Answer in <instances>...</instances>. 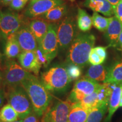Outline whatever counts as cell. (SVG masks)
I'll return each instance as SVG.
<instances>
[{
    "label": "cell",
    "mask_w": 122,
    "mask_h": 122,
    "mask_svg": "<svg viewBox=\"0 0 122 122\" xmlns=\"http://www.w3.org/2000/svg\"><path fill=\"white\" fill-rule=\"evenodd\" d=\"M63 4V0H39L30 2L24 14L30 18H36L44 15L53 7Z\"/></svg>",
    "instance_id": "obj_11"
},
{
    "label": "cell",
    "mask_w": 122,
    "mask_h": 122,
    "mask_svg": "<svg viewBox=\"0 0 122 122\" xmlns=\"http://www.w3.org/2000/svg\"><path fill=\"white\" fill-rule=\"evenodd\" d=\"M93 25L101 32H105L109 27L110 22V18H106L101 16L98 13L94 12L92 16Z\"/></svg>",
    "instance_id": "obj_27"
},
{
    "label": "cell",
    "mask_w": 122,
    "mask_h": 122,
    "mask_svg": "<svg viewBox=\"0 0 122 122\" xmlns=\"http://www.w3.org/2000/svg\"><path fill=\"white\" fill-rule=\"evenodd\" d=\"M41 82L46 89L52 92H64L71 83L66 67L57 65L41 75Z\"/></svg>",
    "instance_id": "obj_3"
},
{
    "label": "cell",
    "mask_w": 122,
    "mask_h": 122,
    "mask_svg": "<svg viewBox=\"0 0 122 122\" xmlns=\"http://www.w3.org/2000/svg\"><path fill=\"white\" fill-rule=\"evenodd\" d=\"M100 85V84L96 81L86 77H83L75 82L68 100L72 103L78 102L94 92Z\"/></svg>",
    "instance_id": "obj_9"
},
{
    "label": "cell",
    "mask_w": 122,
    "mask_h": 122,
    "mask_svg": "<svg viewBox=\"0 0 122 122\" xmlns=\"http://www.w3.org/2000/svg\"><path fill=\"white\" fill-rule=\"evenodd\" d=\"M112 91V86L110 84L105 83L100 84V85L97 89L99 104L109 102Z\"/></svg>",
    "instance_id": "obj_26"
},
{
    "label": "cell",
    "mask_w": 122,
    "mask_h": 122,
    "mask_svg": "<svg viewBox=\"0 0 122 122\" xmlns=\"http://www.w3.org/2000/svg\"><path fill=\"white\" fill-rule=\"evenodd\" d=\"M109 67L104 65H92L88 68L85 77L97 82H104L108 73Z\"/></svg>",
    "instance_id": "obj_21"
},
{
    "label": "cell",
    "mask_w": 122,
    "mask_h": 122,
    "mask_svg": "<svg viewBox=\"0 0 122 122\" xmlns=\"http://www.w3.org/2000/svg\"><path fill=\"white\" fill-rule=\"evenodd\" d=\"M109 103H102L91 110L88 115L86 122H101L104 117L107 108Z\"/></svg>",
    "instance_id": "obj_24"
},
{
    "label": "cell",
    "mask_w": 122,
    "mask_h": 122,
    "mask_svg": "<svg viewBox=\"0 0 122 122\" xmlns=\"http://www.w3.org/2000/svg\"><path fill=\"white\" fill-rule=\"evenodd\" d=\"M67 11V6L65 4H63L50 9L44 15L40 16V17L50 23H56L60 22L65 17Z\"/></svg>",
    "instance_id": "obj_18"
},
{
    "label": "cell",
    "mask_w": 122,
    "mask_h": 122,
    "mask_svg": "<svg viewBox=\"0 0 122 122\" xmlns=\"http://www.w3.org/2000/svg\"><path fill=\"white\" fill-rule=\"evenodd\" d=\"M35 51L39 63L41 64V66H43L45 67H47L51 62L49 61V59H48V58L47 57V56H46V54L42 51L40 47L39 46L37 49L35 50Z\"/></svg>",
    "instance_id": "obj_30"
},
{
    "label": "cell",
    "mask_w": 122,
    "mask_h": 122,
    "mask_svg": "<svg viewBox=\"0 0 122 122\" xmlns=\"http://www.w3.org/2000/svg\"><path fill=\"white\" fill-rule=\"evenodd\" d=\"M76 20L72 15L65 16L57 25V37L61 50L68 49L79 32Z\"/></svg>",
    "instance_id": "obj_5"
},
{
    "label": "cell",
    "mask_w": 122,
    "mask_h": 122,
    "mask_svg": "<svg viewBox=\"0 0 122 122\" xmlns=\"http://www.w3.org/2000/svg\"><path fill=\"white\" fill-rule=\"evenodd\" d=\"M1 14H2V11L0 10V18H1Z\"/></svg>",
    "instance_id": "obj_47"
},
{
    "label": "cell",
    "mask_w": 122,
    "mask_h": 122,
    "mask_svg": "<svg viewBox=\"0 0 122 122\" xmlns=\"http://www.w3.org/2000/svg\"><path fill=\"white\" fill-rule=\"evenodd\" d=\"M67 72L71 81L80 78L82 74V68L74 64L66 63L65 66Z\"/></svg>",
    "instance_id": "obj_29"
},
{
    "label": "cell",
    "mask_w": 122,
    "mask_h": 122,
    "mask_svg": "<svg viewBox=\"0 0 122 122\" xmlns=\"http://www.w3.org/2000/svg\"><path fill=\"white\" fill-rule=\"evenodd\" d=\"M25 1H27V2H28V0H25Z\"/></svg>",
    "instance_id": "obj_48"
},
{
    "label": "cell",
    "mask_w": 122,
    "mask_h": 122,
    "mask_svg": "<svg viewBox=\"0 0 122 122\" xmlns=\"http://www.w3.org/2000/svg\"><path fill=\"white\" fill-rule=\"evenodd\" d=\"M1 58H2V54L0 53V61L1 60Z\"/></svg>",
    "instance_id": "obj_44"
},
{
    "label": "cell",
    "mask_w": 122,
    "mask_h": 122,
    "mask_svg": "<svg viewBox=\"0 0 122 122\" xmlns=\"http://www.w3.org/2000/svg\"><path fill=\"white\" fill-rule=\"evenodd\" d=\"M98 89V88H97ZM81 106L88 110H91L99 104L97 90L89 96H86L83 100L78 102Z\"/></svg>",
    "instance_id": "obj_28"
},
{
    "label": "cell",
    "mask_w": 122,
    "mask_h": 122,
    "mask_svg": "<svg viewBox=\"0 0 122 122\" xmlns=\"http://www.w3.org/2000/svg\"><path fill=\"white\" fill-rule=\"evenodd\" d=\"M14 122H23V119H19L16 121H15Z\"/></svg>",
    "instance_id": "obj_43"
},
{
    "label": "cell",
    "mask_w": 122,
    "mask_h": 122,
    "mask_svg": "<svg viewBox=\"0 0 122 122\" xmlns=\"http://www.w3.org/2000/svg\"><path fill=\"white\" fill-rule=\"evenodd\" d=\"M2 39H4V36H3L2 33H1V32L0 31V41H1V40H2Z\"/></svg>",
    "instance_id": "obj_42"
},
{
    "label": "cell",
    "mask_w": 122,
    "mask_h": 122,
    "mask_svg": "<svg viewBox=\"0 0 122 122\" xmlns=\"http://www.w3.org/2000/svg\"><path fill=\"white\" fill-rule=\"evenodd\" d=\"M39 1V0H30V2H34V1Z\"/></svg>",
    "instance_id": "obj_45"
},
{
    "label": "cell",
    "mask_w": 122,
    "mask_h": 122,
    "mask_svg": "<svg viewBox=\"0 0 122 122\" xmlns=\"http://www.w3.org/2000/svg\"><path fill=\"white\" fill-rule=\"evenodd\" d=\"M121 1H122V0H121Z\"/></svg>",
    "instance_id": "obj_51"
},
{
    "label": "cell",
    "mask_w": 122,
    "mask_h": 122,
    "mask_svg": "<svg viewBox=\"0 0 122 122\" xmlns=\"http://www.w3.org/2000/svg\"><path fill=\"white\" fill-rule=\"evenodd\" d=\"M109 46H97L92 49L97 54L105 61L107 58V48Z\"/></svg>",
    "instance_id": "obj_33"
},
{
    "label": "cell",
    "mask_w": 122,
    "mask_h": 122,
    "mask_svg": "<svg viewBox=\"0 0 122 122\" xmlns=\"http://www.w3.org/2000/svg\"><path fill=\"white\" fill-rule=\"evenodd\" d=\"M96 37L89 33H79L68 49L67 63L83 68L89 63V57L95 44Z\"/></svg>",
    "instance_id": "obj_2"
},
{
    "label": "cell",
    "mask_w": 122,
    "mask_h": 122,
    "mask_svg": "<svg viewBox=\"0 0 122 122\" xmlns=\"http://www.w3.org/2000/svg\"><path fill=\"white\" fill-rule=\"evenodd\" d=\"M27 2L25 0H13L9 6L13 10L15 11H20L24 8Z\"/></svg>",
    "instance_id": "obj_32"
},
{
    "label": "cell",
    "mask_w": 122,
    "mask_h": 122,
    "mask_svg": "<svg viewBox=\"0 0 122 122\" xmlns=\"http://www.w3.org/2000/svg\"><path fill=\"white\" fill-rule=\"evenodd\" d=\"M68 1H71V2H74V1H75V0H68Z\"/></svg>",
    "instance_id": "obj_46"
},
{
    "label": "cell",
    "mask_w": 122,
    "mask_h": 122,
    "mask_svg": "<svg viewBox=\"0 0 122 122\" xmlns=\"http://www.w3.org/2000/svg\"><path fill=\"white\" fill-rule=\"evenodd\" d=\"M91 110L81 106L79 102L72 103L68 114V122H86Z\"/></svg>",
    "instance_id": "obj_20"
},
{
    "label": "cell",
    "mask_w": 122,
    "mask_h": 122,
    "mask_svg": "<svg viewBox=\"0 0 122 122\" xmlns=\"http://www.w3.org/2000/svg\"><path fill=\"white\" fill-rule=\"evenodd\" d=\"M117 48H118V49H119L122 53V32L120 33L119 37L118 42V46H117Z\"/></svg>",
    "instance_id": "obj_36"
},
{
    "label": "cell",
    "mask_w": 122,
    "mask_h": 122,
    "mask_svg": "<svg viewBox=\"0 0 122 122\" xmlns=\"http://www.w3.org/2000/svg\"><path fill=\"white\" fill-rule=\"evenodd\" d=\"M105 60L102 58L99 55L96 53L92 49L90 53L89 60L88 62L92 65H102L105 62Z\"/></svg>",
    "instance_id": "obj_31"
},
{
    "label": "cell",
    "mask_w": 122,
    "mask_h": 122,
    "mask_svg": "<svg viewBox=\"0 0 122 122\" xmlns=\"http://www.w3.org/2000/svg\"><path fill=\"white\" fill-rule=\"evenodd\" d=\"M30 75V72L23 68L16 61L10 60L6 64L4 75V82L10 88L16 87L21 85Z\"/></svg>",
    "instance_id": "obj_7"
},
{
    "label": "cell",
    "mask_w": 122,
    "mask_h": 122,
    "mask_svg": "<svg viewBox=\"0 0 122 122\" xmlns=\"http://www.w3.org/2000/svg\"><path fill=\"white\" fill-rule=\"evenodd\" d=\"M18 119H19L18 113L9 103L5 105L0 110L1 122H14Z\"/></svg>",
    "instance_id": "obj_25"
},
{
    "label": "cell",
    "mask_w": 122,
    "mask_h": 122,
    "mask_svg": "<svg viewBox=\"0 0 122 122\" xmlns=\"http://www.w3.org/2000/svg\"><path fill=\"white\" fill-rule=\"evenodd\" d=\"M50 23L42 18H36L32 20L29 24L30 30L33 33L39 45L48 30Z\"/></svg>",
    "instance_id": "obj_17"
},
{
    "label": "cell",
    "mask_w": 122,
    "mask_h": 122,
    "mask_svg": "<svg viewBox=\"0 0 122 122\" xmlns=\"http://www.w3.org/2000/svg\"><path fill=\"white\" fill-rule=\"evenodd\" d=\"M107 1L110 3L114 7H115V6L117 5V4L120 2V0H107Z\"/></svg>",
    "instance_id": "obj_38"
},
{
    "label": "cell",
    "mask_w": 122,
    "mask_h": 122,
    "mask_svg": "<svg viewBox=\"0 0 122 122\" xmlns=\"http://www.w3.org/2000/svg\"></svg>",
    "instance_id": "obj_50"
},
{
    "label": "cell",
    "mask_w": 122,
    "mask_h": 122,
    "mask_svg": "<svg viewBox=\"0 0 122 122\" xmlns=\"http://www.w3.org/2000/svg\"><path fill=\"white\" fill-rule=\"evenodd\" d=\"M122 82V59L117 61L109 67L106 78L103 83L118 84Z\"/></svg>",
    "instance_id": "obj_19"
},
{
    "label": "cell",
    "mask_w": 122,
    "mask_h": 122,
    "mask_svg": "<svg viewBox=\"0 0 122 122\" xmlns=\"http://www.w3.org/2000/svg\"><path fill=\"white\" fill-rule=\"evenodd\" d=\"M83 5L94 12L101 13L106 16L114 14V6L107 0H85Z\"/></svg>",
    "instance_id": "obj_15"
},
{
    "label": "cell",
    "mask_w": 122,
    "mask_h": 122,
    "mask_svg": "<svg viewBox=\"0 0 122 122\" xmlns=\"http://www.w3.org/2000/svg\"><path fill=\"white\" fill-rule=\"evenodd\" d=\"M15 35L10 36L6 40L5 48V55L7 59H11L18 57L22 51Z\"/></svg>",
    "instance_id": "obj_22"
},
{
    "label": "cell",
    "mask_w": 122,
    "mask_h": 122,
    "mask_svg": "<svg viewBox=\"0 0 122 122\" xmlns=\"http://www.w3.org/2000/svg\"><path fill=\"white\" fill-rule=\"evenodd\" d=\"M30 97L33 111L41 117L48 109L52 97L43 84L36 76L31 74L21 84Z\"/></svg>",
    "instance_id": "obj_1"
},
{
    "label": "cell",
    "mask_w": 122,
    "mask_h": 122,
    "mask_svg": "<svg viewBox=\"0 0 122 122\" xmlns=\"http://www.w3.org/2000/svg\"><path fill=\"white\" fill-rule=\"evenodd\" d=\"M72 104L68 99L57 102L45 111L42 122H68Z\"/></svg>",
    "instance_id": "obj_8"
},
{
    "label": "cell",
    "mask_w": 122,
    "mask_h": 122,
    "mask_svg": "<svg viewBox=\"0 0 122 122\" xmlns=\"http://www.w3.org/2000/svg\"><path fill=\"white\" fill-rule=\"evenodd\" d=\"M8 100L9 103L16 111L20 119H24L33 111L30 97L21 85L11 88Z\"/></svg>",
    "instance_id": "obj_4"
},
{
    "label": "cell",
    "mask_w": 122,
    "mask_h": 122,
    "mask_svg": "<svg viewBox=\"0 0 122 122\" xmlns=\"http://www.w3.org/2000/svg\"><path fill=\"white\" fill-rule=\"evenodd\" d=\"M1 0H0V2H1Z\"/></svg>",
    "instance_id": "obj_49"
},
{
    "label": "cell",
    "mask_w": 122,
    "mask_h": 122,
    "mask_svg": "<svg viewBox=\"0 0 122 122\" xmlns=\"http://www.w3.org/2000/svg\"><path fill=\"white\" fill-rule=\"evenodd\" d=\"M20 65L28 72L37 75L42 66L39 63L35 51H22L18 57Z\"/></svg>",
    "instance_id": "obj_13"
},
{
    "label": "cell",
    "mask_w": 122,
    "mask_h": 122,
    "mask_svg": "<svg viewBox=\"0 0 122 122\" xmlns=\"http://www.w3.org/2000/svg\"><path fill=\"white\" fill-rule=\"evenodd\" d=\"M122 31V25L116 16L111 17L110 22L106 31L104 37L109 43V47L117 48L119 37Z\"/></svg>",
    "instance_id": "obj_14"
},
{
    "label": "cell",
    "mask_w": 122,
    "mask_h": 122,
    "mask_svg": "<svg viewBox=\"0 0 122 122\" xmlns=\"http://www.w3.org/2000/svg\"><path fill=\"white\" fill-rule=\"evenodd\" d=\"M114 15L119 20L122 19V2L121 0L120 2L114 7Z\"/></svg>",
    "instance_id": "obj_34"
},
{
    "label": "cell",
    "mask_w": 122,
    "mask_h": 122,
    "mask_svg": "<svg viewBox=\"0 0 122 122\" xmlns=\"http://www.w3.org/2000/svg\"><path fill=\"white\" fill-rule=\"evenodd\" d=\"M4 74H3L2 71L0 69V85L1 84L3 79H4Z\"/></svg>",
    "instance_id": "obj_40"
},
{
    "label": "cell",
    "mask_w": 122,
    "mask_h": 122,
    "mask_svg": "<svg viewBox=\"0 0 122 122\" xmlns=\"http://www.w3.org/2000/svg\"><path fill=\"white\" fill-rule=\"evenodd\" d=\"M39 46L50 62L57 56L59 48L57 24L50 23L48 32Z\"/></svg>",
    "instance_id": "obj_10"
},
{
    "label": "cell",
    "mask_w": 122,
    "mask_h": 122,
    "mask_svg": "<svg viewBox=\"0 0 122 122\" xmlns=\"http://www.w3.org/2000/svg\"><path fill=\"white\" fill-rule=\"evenodd\" d=\"M112 91L109 102L108 115L105 119V122H110L112 116L119 107L120 96L122 92V83L118 84H111Z\"/></svg>",
    "instance_id": "obj_16"
},
{
    "label": "cell",
    "mask_w": 122,
    "mask_h": 122,
    "mask_svg": "<svg viewBox=\"0 0 122 122\" xmlns=\"http://www.w3.org/2000/svg\"></svg>",
    "instance_id": "obj_52"
},
{
    "label": "cell",
    "mask_w": 122,
    "mask_h": 122,
    "mask_svg": "<svg viewBox=\"0 0 122 122\" xmlns=\"http://www.w3.org/2000/svg\"><path fill=\"white\" fill-rule=\"evenodd\" d=\"M22 15L11 11L2 12L0 18V31L4 39L7 40L10 36L15 35L25 22Z\"/></svg>",
    "instance_id": "obj_6"
},
{
    "label": "cell",
    "mask_w": 122,
    "mask_h": 122,
    "mask_svg": "<svg viewBox=\"0 0 122 122\" xmlns=\"http://www.w3.org/2000/svg\"><path fill=\"white\" fill-rule=\"evenodd\" d=\"M13 0H1V2L4 5H9Z\"/></svg>",
    "instance_id": "obj_39"
},
{
    "label": "cell",
    "mask_w": 122,
    "mask_h": 122,
    "mask_svg": "<svg viewBox=\"0 0 122 122\" xmlns=\"http://www.w3.org/2000/svg\"><path fill=\"white\" fill-rule=\"evenodd\" d=\"M5 101V95L4 93V92L2 90L0 89V107H1L4 104Z\"/></svg>",
    "instance_id": "obj_37"
},
{
    "label": "cell",
    "mask_w": 122,
    "mask_h": 122,
    "mask_svg": "<svg viewBox=\"0 0 122 122\" xmlns=\"http://www.w3.org/2000/svg\"><path fill=\"white\" fill-rule=\"evenodd\" d=\"M119 107H122V92L120 96V102H119Z\"/></svg>",
    "instance_id": "obj_41"
},
{
    "label": "cell",
    "mask_w": 122,
    "mask_h": 122,
    "mask_svg": "<svg viewBox=\"0 0 122 122\" xmlns=\"http://www.w3.org/2000/svg\"><path fill=\"white\" fill-rule=\"evenodd\" d=\"M77 28L84 33L87 32L92 27V17L84 9L78 8L77 15Z\"/></svg>",
    "instance_id": "obj_23"
},
{
    "label": "cell",
    "mask_w": 122,
    "mask_h": 122,
    "mask_svg": "<svg viewBox=\"0 0 122 122\" xmlns=\"http://www.w3.org/2000/svg\"><path fill=\"white\" fill-rule=\"evenodd\" d=\"M15 39L22 51H35L39 46L36 37L26 24L15 33Z\"/></svg>",
    "instance_id": "obj_12"
},
{
    "label": "cell",
    "mask_w": 122,
    "mask_h": 122,
    "mask_svg": "<svg viewBox=\"0 0 122 122\" xmlns=\"http://www.w3.org/2000/svg\"><path fill=\"white\" fill-rule=\"evenodd\" d=\"M38 116L35 111H32L30 115L23 119V122H39Z\"/></svg>",
    "instance_id": "obj_35"
}]
</instances>
